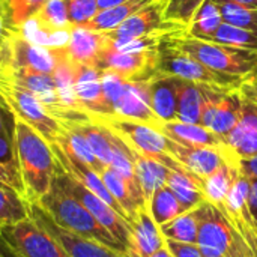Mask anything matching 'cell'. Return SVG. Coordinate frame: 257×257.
I'll list each match as a JSON object with an SVG mask.
<instances>
[{
  "mask_svg": "<svg viewBox=\"0 0 257 257\" xmlns=\"http://www.w3.org/2000/svg\"><path fill=\"white\" fill-rule=\"evenodd\" d=\"M15 149L18 170L24 187V197L30 203H38L45 197L57 172V161L50 143L33 128L14 117Z\"/></svg>",
  "mask_w": 257,
  "mask_h": 257,
  "instance_id": "6da1fadb",
  "label": "cell"
},
{
  "mask_svg": "<svg viewBox=\"0 0 257 257\" xmlns=\"http://www.w3.org/2000/svg\"><path fill=\"white\" fill-rule=\"evenodd\" d=\"M38 205L51 217V220L62 229L72 232L78 236L101 242L113 250L125 253L130 257V251L107 230L96 218L69 193L66 191L54 178L50 193L42 197Z\"/></svg>",
  "mask_w": 257,
  "mask_h": 257,
  "instance_id": "7a4b0ae2",
  "label": "cell"
},
{
  "mask_svg": "<svg viewBox=\"0 0 257 257\" xmlns=\"http://www.w3.org/2000/svg\"><path fill=\"white\" fill-rule=\"evenodd\" d=\"M164 38L178 50L188 53L214 71L245 77L257 68V51L236 48L230 45L217 44L193 38L185 30L164 35Z\"/></svg>",
  "mask_w": 257,
  "mask_h": 257,
  "instance_id": "3957f363",
  "label": "cell"
},
{
  "mask_svg": "<svg viewBox=\"0 0 257 257\" xmlns=\"http://www.w3.org/2000/svg\"><path fill=\"white\" fill-rule=\"evenodd\" d=\"M200 226L197 245L205 257H257L224 214L208 200L197 205Z\"/></svg>",
  "mask_w": 257,
  "mask_h": 257,
  "instance_id": "277c9868",
  "label": "cell"
},
{
  "mask_svg": "<svg viewBox=\"0 0 257 257\" xmlns=\"http://www.w3.org/2000/svg\"><path fill=\"white\" fill-rule=\"evenodd\" d=\"M157 71L169 75H176L179 78L193 81L200 86H208L226 92L238 90L244 78L211 69L209 66L203 65L200 60L190 56L188 53L178 50L164 36L158 47Z\"/></svg>",
  "mask_w": 257,
  "mask_h": 257,
  "instance_id": "5b68a950",
  "label": "cell"
},
{
  "mask_svg": "<svg viewBox=\"0 0 257 257\" xmlns=\"http://www.w3.org/2000/svg\"><path fill=\"white\" fill-rule=\"evenodd\" d=\"M54 178L66 191H69L96 218V221L104 229H107L130 251L131 256L136 257L134 256V247H133L131 224L120 214H117L108 203H105L102 199H99L96 194H93L90 190H87L77 179H74L66 172H63L59 164H57V172H56Z\"/></svg>",
  "mask_w": 257,
  "mask_h": 257,
  "instance_id": "8992f818",
  "label": "cell"
},
{
  "mask_svg": "<svg viewBox=\"0 0 257 257\" xmlns=\"http://www.w3.org/2000/svg\"><path fill=\"white\" fill-rule=\"evenodd\" d=\"M86 114L96 123L110 130L139 154L148 157H158L164 154L170 155V139L148 123L126 119L117 114Z\"/></svg>",
  "mask_w": 257,
  "mask_h": 257,
  "instance_id": "52a82bcc",
  "label": "cell"
},
{
  "mask_svg": "<svg viewBox=\"0 0 257 257\" xmlns=\"http://www.w3.org/2000/svg\"><path fill=\"white\" fill-rule=\"evenodd\" d=\"M6 102L15 119L27 123L50 145L57 142V137L62 131L60 122L29 89L14 83L6 95Z\"/></svg>",
  "mask_w": 257,
  "mask_h": 257,
  "instance_id": "ba28073f",
  "label": "cell"
},
{
  "mask_svg": "<svg viewBox=\"0 0 257 257\" xmlns=\"http://www.w3.org/2000/svg\"><path fill=\"white\" fill-rule=\"evenodd\" d=\"M0 235L20 257H69L65 248L32 217L0 229Z\"/></svg>",
  "mask_w": 257,
  "mask_h": 257,
  "instance_id": "9c48e42d",
  "label": "cell"
},
{
  "mask_svg": "<svg viewBox=\"0 0 257 257\" xmlns=\"http://www.w3.org/2000/svg\"><path fill=\"white\" fill-rule=\"evenodd\" d=\"M167 0H154L130 18H126L116 29L102 32L113 44H123L142 36L148 35H167L179 30H185V27L167 21L164 17Z\"/></svg>",
  "mask_w": 257,
  "mask_h": 257,
  "instance_id": "30bf717a",
  "label": "cell"
},
{
  "mask_svg": "<svg viewBox=\"0 0 257 257\" xmlns=\"http://www.w3.org/2000/svg\"><path fill=\"white\" fill-rule=\"evenodd\" d=\"M203 108L200 125L209 128L224 142L230 131L239 120L241 113V93L239 90H217L202 86Z\"/></svg>",
  "mask_w": 257,
  "mask_h": 257,
  "instance_id": "8fae6325",
  "label": "cell"
},
{
  "mask_svg": "<svg viewBox=\"0 0 257 257\" xmlns=\"http://www.w3.org/2000/svg\"><path fill=\"white\" fill-rule=\"evenodd\" d=\"M170 155L176 161H179L191 175H194L202 184L223 164L230 163L239 166V158L229 148L191 146L170 140Z\"/></svg>",
  "mask_w": 257,
  "mask_h": 257,
  "instance_id": "7c38bea8",
  "label": "cell"
},
{
  "mask_svg": "<svg viewBox=\"0 0 257 257\" xmlns=\"http://www.w3.org/2000/svg\"><path fill=\"white\" fill-rule=\"evenodd\" d=\"M157 59L158 51L123 53L116 50L108 39L107 47L96 62V68L101 71L114 72L128 81H148L158 72Z\"/></svg>",
  "mask_w": 257,
  "mask_h": 257,
  "instance_id": "4fadbf2b",
  "label": "cell"
},
{
  "mask_svg": "<svg viewBox=\"0 0 257 257\" xmlns=\"http://www.w3.org/2000/svg\"><path fill=\"white\" fill-rule=\"evenodd\" d=\"M30 217L36 220L65 248L69 257H130L101 242L78 236L72 232L62 229L38 203H30Z\"/></svg>",
  "mask_w": 257,
  "mask_h": 257,
  "instance_id": "5bb4252c",
  "label": "cell"
},
{
  "mask_svg": "<svg viewBox=\"0 0 257 257\" xmlns=\"http://www.w3.org/2000/svg\"><path fill=\"white\" fill-rule=\"evenodd\" d=\"M250 196V179L241 172L227 193L226 199L220 206H217L230 224L238 230V233L245 239L250 248L257 254V230L251 211L248 206Z\"/></svg>",
  "mask_w": 257,
  "mask_h": 257,
  "instance_id": "9a60e30c",
  "label": "cell"
},
{
  "mask_svg": "<svg viewBox=\"0 0 257 257\" xmlns=\"http://www.w3.org/2000/svg\"><path fill=\"white\" fill-rule=\"evenodd\" d=\"M66 50L63 48H48L26 39L21 32L11 42V66L26 68L36 72H44L53 75L60 60L65 57Z\"/></svg>",
  "mask_w": 257,
  "mask_h": 257,
  "instance_id": "2e32d148",
  "label": "cell"
},
{
  "mask_svg": "<svg viewBox=\"0 0 257 257\" xmlns=\"http://www.w3.org/2000/svg\"><path fill=\"white\" fill-rule=\"evenodd\" d=\"M102 71L96 66L77 65L74 93L81 111L90 114H111L102 92Z\"/></svg>",
  "mask_w": 257,
  "mask_h": 257,
  "instance_id": "e0dca14e",
  "label": "cell"
},
{
  "mask_svg": "<svg viewBox=\"0 0 257 257\" xmlns=\"http://www.w3.org/2000/svg\"><path fill=\"white\" fill-rule=\"evenodd\" d=\"M114 114L160 128L163 120L151 107L148 81H128L126 90L114 105Z\"/></svg>",
  "mask_w": 257,
  "mask_h": 257,
  "instance_id": "ac0fdd59",
  "label": "cell"
},
{
  "mask_svg": "<svg viewBox=\"0 0 257 257\" xmlns=\"http://www.w3.org/2000/svg\"><path fill=\"white\" fill-rule=\"evenodd\" d=\"M50 146H51V149H53V152H54V157H56L57 164L62 167L63 172H66L69 176H72V178L77 179L80 184H83L87 190H90L93 194H96L99 199H102L105 203H108L117 214H120V215L126 220V217H125L122 208H120L119 203L113 199V196H111L110 191L107 190V187H105V184H104V181L101 179V176H99L98 172H95V170L90 169L89 166H86V164H83V163H80V161H77V160L68 157L56 143H54V145H50ZM126 221H128V220H126Z\"/></svg>",
  "mask_w": 257,
  "mask_h": 257,
  "instance_id": "d6986e66",
  "label": "cell"
},
{
  "mask_svg": "<svg viewBox=\"0 0 257 257\" xmlns=\"http://www.w3.org/2000/svg\"><path fill=\"white\" fill-rule=\"evenodd\" d=\"M99 176L104 181V184H105L107 190L110 191V194L113 196V199L122 208L128 223L131 224V221L136 218L139 209L142 206L148 205L140 185L137 182L128 181L126 178H123L119 172H116L110 166H105L101 170Z\"/></svg>",
  "mask_w": 257,
  "mask_h": 257,
  "instance_id": "ffe728a7",
  "label": "cell"
},
{
  "mask_svg": "<svg viewBox=\"0 0 257 257\" xmlns=\"http://www.w3.org/2000/svg\"><path fill=\"white\" fill-rule=\"evenodd\" d=\"M107 44L108 38L102 32H95L86 27H72L65 50L68 59L74 65L96 66Z\"/></svg>",
  "mask_w": 257,
  "mask_h": 257,
  "instance_id": "44dd1931",
  "label": "cell"
},
{
  "mask_svg": "<svg viewBox=\"0 0 257 257\" xmlns=\"http://www.w3.org/2000/svg\"><path fill=\"white\" fill-rule=\"evenodd\" d=\"M151 107L163 122L176 120L178 114V77L157 72L148 80Z\"/></svg>",
  "mask_w": 257,
  "mask_h": 257,
  "instance_id": "7402d4cb",
  "label": "cell"
},
{
  "mask_svg": "<svg viewBox=\"0 0 257 257\" xmlns=\"http://www.w3.org/2000/svg\"><path fill=\"white\" fill-rule=\"evenodd\" d=\"M133 247L136 257H149L164 247V236L155 220L151 215L149 206L145 205L139 209L136 218L131 221Z\"/></svg>",
  "mask_w": 257,
  "mask_h": 257,
  "instance_id": "603a6c76",
  "label": "cell"
},
{
  "mask_svg": "<svg viewBox=\"0 0 257 257\" xmlns=\"http://www.w3.org/2000/svg\"><path fill=\"white\" fill-rule=\"evenodd\" d=\"M166 137L181 145L209 146V148H229L226 142L209 128L200 123H185L179 120L163 122L158 128ZM230 149V148H229Z\"/></svg>",
  "mask_w": 257,
  "mask_h": 257,
  "instance_id": "cb8c5ba5",
  "label": "cell"
},
{
  "mask_svg": "<svg viewBox=\"0 0 257 257\" xmlns=\"http://www.w3.org/2000/svg\"><path fill=\"white\" fill-rule=\"evenodd\" d=\"M133 154H134V173L137 182L142 188L145 200L149 202L152 194L158 188L166 185L170 169L154 157H148L136 151H133Z\"/></svg>",
  "mask_w": 257,
  "mask_h": 257,
  "instance_id": "d4e9b609",
  "label": "cell"
},
{
  "mask_svg": "<svg viewBox=\"0 0 257 257\" xmlns=\"http://www.w3.org/2000/svg\"><path fill=\"white\" fill-rule=\"evenodd\" d=\"M62 125V131L57 137L56 145L71 158L89 166L90 169H93L95 172L101 173V170L105 167L93 154L92 148L89 146L87 140L72 126L66 125V123H60Z\"/></svg>",
  "mask_w": 257,
  "mask_h": 257,
  "instance_id": "484cf974",
  "label": "cell"
},
{
  "mask_svg": "<svg viewBox=\"0 0 257 257\" xmlns=\"http://www.w3.org/2000/svg\"><path fill=\"white\" fill-rule=\"evenodd\" d=\"M166 185L173 191L176 199L179 200L184 212L194 209L197 205L205 202L203 194V184L190 172H178V170H169L167 182Z\"/></svg>",
  "mask_w": 257,
  "mask_h": 257,
  "instance_id": "4316f807",
  "label": "cell"
},
{
  "mask_svg": "<svg viewBox=\"0 0 257 257\" xmlns=\"http://www.w3.org/2000/svg\"><path fill=\"white\" fill-rule=\"evenodd\" d=\"M203 108L202 86L178 77V114L176 120L200 123Z\"/></svg>",
  "mask_w": 257,
  "mask_h": 257,
  "instance_id": "83f0119b",
  "label": "cell"
},
{
  "mask_svg": "<svg viewBox=\"0 0 257 257\" xmlns=\"http://www.w3.org/2000/svg\"><path fill=\"white\" fill-rule=\"evenodd\" d=\"M154 0H128V2L120 3L117 6L102 9L83 27L95 30V32L113 30L119 24H122L126 18H130L131 15H134L136 12H139L140 9H143L145 6H148Z\"/></svg>",
  "mask_w": 257,
  "mask_h": 257,
  "instance_id": "f1b7e54d",
  "label": "cell"
},
{
  "mask_svg": "<svg viewBox=\"0 0 257 257\" xmlns=\"http://www.w3.org/2000/svg\"><path fill=\"white\" fill-rule=\"evenodd\" d=\"M241 169L238 164H223L220 169H217L212 175H209L205 181H203V194L205 199L215 205L220 206L223 203V200L226 199L227 193L230 191L232 185L235 184L236 178L239 176Z\"/></svg>",
  "mask_w": 257,
  "mask_h": 257,
  "instance_id": "f546056e",
  "label": "cell"
},
{
  "mask_svg": "<svg viewBox=\"0 0 257 257\" xmlns=\"http://www.w3.org/2000/svg\"><path fill=\"white\" fill-rule=\"evenodd\" d=\"M221 24L223 15L220 6L214 0H205L187 27V33L197 39L211 41Z\"/></svg>",
  "mask_w": 257,
  "mask_h": 257,
  "instance_id": "4dcf8cb0",
  "label": "cell"
},
{
  "mask_svg": "<svg viewBox=\"0 0 257 257\" xmlns=\"http://www.w3.org/2000/svg\"><path fill=\"white\" fill-rule=\"evenodd\" d=\"M199 226H200V217L197 206L191 211H187L172 221L160 226L161 235L164 239H173L179 242H188V244H197L199 236Z\"/></svg>",
  "mask_w": 257,
  "mask_h": 257,
  "instance_id": "1f68e13d",
  "label": "cell"
},
{
  "mask_svg": "<svg viewBox=\"0 0 257 257\" xmlns=\"http://www.w3.org/2000/svg\"><path fill=\"white\" fill-rule=\"evenodd\" d=\"M30 218V202L18 191L0 187V229Z\"/></svg>",
  "mask_w": 257,
  "mask_h": 257,
  "instance_id": "d6a6232c",
  "label": "cell"
},
{
  "mask_svg": "<svg viewBox=\"0 0 257 257\" xmlns=\"http://www.w3.org/2000/svg\"><path fill=\"white\" fill-rule=\"evenodd\" d=\"M148 206L158 227L172 221L178 215L184 214V209L179 200L176 199V196L167 185H163L152 194L151 200L148 202Z\"/></svg>",
  "mask_w": 257,
  "mask_h": 257,
  "instance_id": "836d02e7",
  "label": "cell"
},
{
  "mask_svg": "<svg viewBox=\"0 0 257 257\" xmlns=\"http://www.w3.org/2000/svg\"><path fill=\"white\" fill-rule=\"evenodd\" d=\"M212 42L230 45L236 48H245V50H256L257 51V30L233 26L229 23H224L218 27L215 35L211 39Z\"/></svg>",
  "mask_w": 257,
  "mask_h": 257,
  "instance_id": "e575fe53",
  "label": "cell"
},
{
  "mask_svg": "<svg viewBox=\"0 0 257 257\" xmlns=\"http://www.w3.org/2000/svg\"><path fill=\"white\" fill-rule=\"evenodd\" d=\"M254 130H257V105L241 95L239 120L235 125V128L230 131V134L226 137V145L233 151L239 145V142Z\"/></svg>",
  "mask_w": 257,
  "mask_h": 257,
  "instance_id": "d590c367",
  "label": "cell"
},
{
  "mask_svg": "<svg viewBox=\"0 0 257 257\" xmlns=\"http://www.w3.org/2000/svg\"><path fill=\"white\" fill-rule=\"evenodd\" d=\"M218 6L221 9L224 23L257 30V9L245 8L235 2H221L218 3Z\"/></svg>",
  "mask_w": 257,
  "mask_h": 257,
  "instance_id": "8d00e7d4",
  "label": "cell"
},
{
  "mask_svg": "<svg viewBox=\"0 0 257 257\" xmlns=\"http://www.w3.org/2000/svg\"><path fill=\"white\" fill-rule=\"evenodd\" d=\"M203 2L205 0H167L164 17L167 21H173L187 29Z\"/></svg>",
  "mask_w": 257,
  "mask_h": 257,
  "instance_id": "74e56055",
  "label": "cell"
},
{
  "mask_svg": "<svg viewBox=\"0 0 257 257\" xmlns=\"http://www.w3.org/2000/svg\"><path fill=\"white\" fill-rule=\"evenodd\" d=\"M68 17L72 27H83L98 12V0H65Z\"/></svg>",
  "mask_w": 257,
  "mask_h": 257,
  "instance_id": "f35d334b",
  "label": "cell"
},
{
  "mask_svg": "<svg viewBox=\"0 0 257 257\" xmlns=\"http://www.w3.org/2000/svg\"><path fill=\"white\" fill-rule=\"evenodd\" d=\"M8 9L12 24L21 30V27L32 18L38 8L47 0H3Z\"/></svg>",
  "mask_w": 257,
  "mask_h": 257,
  "instance_id": "ab89813d",
  "label": "cell"
},
{
  "mask_svg": "<svg viewBox=\"0 0 257 257\" xmlns=\"http://www.w3.org/2000/svg\"><path fill=\"white\" fill-rule=\"evenodd\" d=\"M101 81H102V92H104L105 102L110 107L111 114H114V105L120 99L123 92L126 90L128 80H125L123 77H120V75H117L114 72L102 71Z\"/></svg>",
  "mask_w": 257,
  "mask_h": 257,
  "instance_id": "60d3db41",
  "label": "cell"
},
{
  "mask_svg": "<svg viewBox=\"0 0 257 257\" xmlns=\"http://www.w3.org/2000/svg\"><path fill=\"white\" fill-rule=\"evenodd\" d=\"M20 33L12 24L5 2L0 0V57L11 65V42Z\"/></svg>",
  "mask_w": 257,
  "mask_h": 257,
  "instance_id": "b9f144b4",
  "label": "cell"
},
{
  "mask_svg": "<svg viewBox=\"0 0 257 257\" xmlns=\"http://www.w3.org/2000/svg\"><path fill=\"white\" fill-rule=\"evenodd\" d=\"M14 83H15V80H14V74H12V66L0 57V110L8 111V113H11V110L6 102V95Z\"/></svg>",
  "mask_w": 257,
  "mask_h": 257,
  "instance_id": "7bdbcfd3",
  "label": "cell"
},
{
  "mask_svg": "<svg viewBox=\"0 0 257 257\" xmlns=\"http://www.w3.org/2000/svg\"><path fill=\"white\" fill-rule=\"evenodd\" d=\"M164 245L172 253L173 257H205L197 244H188V242L166 239Z\"/></svg>",
  "mask_w": 257,
  "mask_h": 257,
  "instance_id": "ee69618b",
  "label": "cell"
},
{
  "mask_svg": "<svg viewBox=\"0 0 257 257\" xmlns=\"http://www.w3.org/2000/svg\"><path fill=\"white\" fill-rule=\"evenodd\" d=\"M0 187L12 188V190L18 191L20 194L24 196V187H23L20 172L15 170V169L8 167V166H5L2 163H0Z\"/></svg>",
  "mask_w": 257,
  "mask_h": 257,
  "instance_id": "f6af8a7d",
  "label": "cell"
},
{
  "mask_svg": "<svg viewBox=\"0 0 257 257\" xmlns=\"http://www.w3.org/2000/svg\"><path fill=\"white\" fill-rule=\"evenodd\" d=\"M0 163L11 167V169L18 170V158H17L15 140L0 136Z\"/></svg>",
  "mask_w": 257,
  "mask_h": 257,
  "instance_id": "bcb514c9",
  "label": "cell"
},
{
  "mask_svg": "<svg viewBox=\"0 0 257 257\" xmlns=\"http://www.w3.org/2000/svg\"><path fill=\"white\" fill-rule=\"evenodd\" d=\"M233 152L236 154V157L241 158H248V157H254L257 155V130L251 131L248 136H245L239 145L233 149Z\"/></svg>",
  "mask_w": 257,
  "mask_h": 257,
  "instance_id": "7dc6e473",
  "label": "cell"
},
{
  "mask_svg": "<svg viewBox=\"0 0 257 257\" xmlns=\"http://www.w3.org/2000/svg\"><path fill=\"white\" fill-rule=\"evenodd\" d=\"M238 90L245 99L257 105V68L242 78V83Z\"/></svg>",
  "mask_w": 257,
  "mask_h": 257,
  "instance_id": "c3c4849f",
  "label": "cell"
},
{
  "mask_svg": "<svg viewBox=\"0 0 257 257\" xmlns=\"http://www.w3.org/2000/svg\"><path fill=\"white\" fill-rule=\"evenodd\" d=\"M239 169L245 176L257 179V155L248 157V158H241L239 160Z\"/></svg>",
  "mask_w": 257,
  "mask_h": 257,
  "instance_id": "681fc988",
  "label": "cell"
},
{
  "mask_svg": "<svg viewBox=\"0 0 257 257\" xmlns=\"http://www.w3.org/2000/svg\"><path fill=\"white\" fill-rule=\"evenodd\" d=\"M248 178V176H247ZM250 179V196H248V206L251 211V217L254 220V226L257 230V179L248 178Z\"/></svg>",
  "mask_w": 257,
  "mask_h": 257,
  "instance_id": "f907efd6",
  "label": "cell"
},
{
  "mask_svg": "<svg viewBox=\"0 0 257 257\" xmlns=\"http://www.w3.org/2000/svg\"><path fill=\"white\" fill-rule=\"evenodd\" d=\"M6 116H14V114H11V113H8V111L0 110V136H2V137H8V139L15 140L14 128L11 130V126L8 125V122H6Z\"/></svg>",
  "mask_w": 257,
  "mask_h": 257,
  "instance_id": "816d5d0a",
  "label": "cell"
},
{
  "mask_svg": "<svg viewBox=\"0 0 257 257\" xmlns=\"http://www.w3.org/2000/svg\"><path fill=\"white\" fill-rule=\"evenodd\" d=\"M0 257H20L2 235H0Z\"/></svg>",
  "mask_w": 257,
  "mask_h": 257,
  "instance_id": "f5cc1de1",
  "label": "cell"
},
{
  "mask_svg": "<svg viewBox=\"0 0 257 257\" xmlns=\"http://www.w3.org/2000/svg\"><path fill=\"white\" fill-rule=\"evenodd\" d=\"M125 2H128V0H98V8H99V11H102V9L117 6L120 3H125Z\"/></svg>",
  "mask_w": 257,
  "mask_h": 257,
  "instance_id": "db71d44e",
  "label": "cell"
},
{
  "mask_svg": "<svg viewBox=\"0 0 257 257\" xmlns=\"http://www.w3.org/2000/svg\"><path fill=\"white\" fill-rule=\"evenodd\" d=\"M217 5L221 3V2H235L238 5H242L245 8H253V9H257V0H214Z\"/></svg>",
  "mask_w": 257,
  "mask_h": 257,
  "instance_id": "11a10c76",
  "label": "cell"
},
{
  "mask_svg": "<svg viewBox=\"0 0 257 257\" xmlns=\"http://www.w3.org/2000/svg\"><path fill=\"white\" fill-rule=\"evenodd\" d=\"M149 257H173L172 256V253L166 248V245L163 247V248H160L158 251H155L154 254H151Z\"/></svg>",
  "mask_w": 257,
  "mask_h": 257,
  "instance_id": "9f6ffc18",
  "label": "cell"
}]
</instances>
